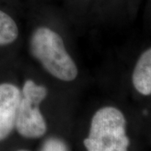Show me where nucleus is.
Wrapping results in <instances>:
<instances>
[{"instance_id":"obj_1","label":"nucleus","mask_w":151,"mask_h":151,"mask_svg":"<svg viewBox=\"0 0 151 151\" xmlns=\"http://www.w3.org/2000/svg\"><path fill=\"white\" fill-rule=\"evenodd\" d=\"M30 55L44 70L55 79L72 82L77 79L79 69L69 53L61 35L52 28L36 27L29 40Z\"/></svg>"},{"instance_id":"obj_2","label":"nucleus","mask_w":151,"mask_h":151,"mask_svg":"<svg viewBox=\"0 0 151 151\" xmlns=\"http://www.w3.org/2000/svg\"><path fill=\"white\" fill-rule=\"evenodd\" d=\"M126 119L114 106L98 108L92 115L88 134L83 140L86 151H129Z\"/></svg>"},{"instance_id":"obj_3","label":"nucleus","mask_w":151,"mask_h":151,"mask_svg":"<svg viewBox=\"0 0 151 151\" xmlns=\"http://www.w3.org/2000/svg\"><path fill=\"white\" fill-rule=\"evenodd\" d=\"M17 111L15 129L23 138L36 139L45 135L48 127L40 105L48 97L47 87L31 78L24 81Z\"/></svg>"},{"instance_id":"obj_4","label":"nucleus","mask_w":151,"mask_h":151,"mask_svg":"<svg viewBox=\"0 0 151 151\" xmlns=\"http://www.w3.org/2000/svg\"><path fill=\"white\" fill-rule=\"evenodd\" d=\"M20 98L19 86L11 82L0 83V141L7 139L15 129Z\"/></svg>"},{"instance_id":"obj_5","label":"nucleus","mask_w":151,"mask_h":151,"mask_svg":"<svg viewBox=\"0 0 151 151\" xmlns=\"http://www.w3.org/2000/svg\"><path fill=\"white\" fill-rule=\"evenodd\" d=\"M132 84L141 95H151V47L137 60L132 73Z\"/></svg>"},{"instance_id":"obj_6","label":"nucleus","mask_w":151,"mask_h":151,"mask_svg":"<svg viewBox=\"0 0 151 151\" xmlns=\"http://www.w3.org/2000/svg\"><path fill=\"white\" fill-rule=\"evenodd\" d=\"M19 36V29L12 17L0 9V46L14 43Z\"/></svg>"},{"instance_id":"obj_7","label":"nucleus","mask_w":151,"mask_h":151,"mask_svg":"<svg viewBox=\"0 0 151 151\" xmlns=\"http://www.w3.org/2000/svg\"><path fill=\"white\" fill-rule=\"evenodd\" d=\"M40 151H69V148L63 139L50 137L45 140Z\"/></svg>"},{"instance_id":"obj_8","label":"nucleus","mask_w":151,"mask_h":151,"mask_svg":"<svg viewBox=\"0 0 151 151\" xmlns=\"http://www.w3.org/2000/svg\"><path fill=\"white\" fill-rule=\"evenodd\" d=\"M17 151H30V150H17Z\"/></svg>"}]
</instances>
